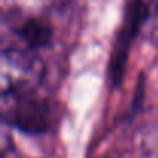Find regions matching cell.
<instances>
[{"instance_id": "7a4b0ae2", "label": "cell", "mask_w": 158, "mask_h": 158, "mask_svg": "<svg viewBox=\"0 0 158 158\" xmlns=\"http://www.w3.org/2000/svg\"><path fill=\"white\" fill-rule=\"evenodd\" d=\"M57 118V106L36 93L2 96V119L30 135L48 132Z\"/></svg>"}, {"instance_id": "277c9868", "label": "cell", "mask_w": 158, "mask_h": 158, "mask_svg": "<svg viewBox=\"0 0 158 158\" xmlns=\"http://www.w3.org/2000/svg\"><path fill=\"white\" fill-rule=\"evenodd\" d=\"M11 30L14 31V34L19 36V39L25 44L27 48L36 51L44 47H48L53 37L51 23L42 17H34V16L17 19L11 25Z\"/></svg>"}, {"instance_id": "6da1fadb", "label": "cell", "mask_w": 158, "mask_h": 158, "mask_svg": "<svg viewBox=\"0 0 158 158\" xmlns=\"http://www.w3.org/2000/svg\"><path fill=\"white\" fill-rule=\"evenodd\" d=\"M45 77V64L36 50L5 47L0 54V92L6 95L36 93Z\"/></svg>"}, {"instance_id": "3957f363", "label": "cell", "mask_w": 158, "mask_h": 158, "mask_svg": "<svg viewBox=\"0 0 158 158\" xmlns=\"http://www.w3.org/2000/svg\"><path fill=\"white\" fill-rule=\"evenodd\" d=\"M149 14V6L146 3H129L127 5V11H126V23L121 28V33L118 36V42L115 45V51H113V57L110 60V68H112V77L113 81H119L123 68H124V60H126V53L129 48V42L130 39L135 36V33L138 31V28L146 22Z\"/></svg>"}, {"instance_id": "5b68a950", "label": "cell", "mask_w": 158, "mask_h": 158, "mask_svg": "<svg viewBox=\"0 0 158 158\" xmlns=\"http://www.w3.org/2000/svg\"><path fill=\"white\" fill-rule=\"evenodd\" d=\"M139 152L143 158H158V118L143 126L139 132Z\"/></svg>"}]
</instances>
